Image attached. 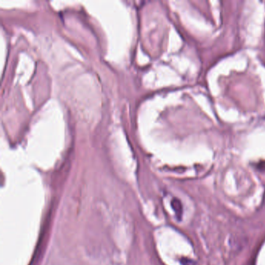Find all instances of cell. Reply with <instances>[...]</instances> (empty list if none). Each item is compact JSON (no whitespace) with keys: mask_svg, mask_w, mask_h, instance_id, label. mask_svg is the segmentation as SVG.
Listing matches in <instances>:
<instances>
[{"mask_svg":"<svg viewBox=\"0 0 265 265\" xmlns=\"http://www.w3.org/2000/svg\"><path fill=\"white\" fill-rule=\"evenodd\" d=\"M172 207H173V210L175 211L177 216L180 218L182 215V206L180 204V201L177 200V199H173V202H172Z\"/></svg>","mask_w":265,"mask_h":265,"instance_id":"obj_1","label":"cell"},{"mask_svg":"<svg viewBox=\"0 0 265 265\" xmlns=\"http://www.w3.org/2000/svg\"><path fill=\"white\" fill-rule=\"evenodd\" d=\"M180 261L182 265H198L197 262L194 261V260L186 258V257H182Z\"/></svg>","mask_w":265,"mask_h":265,"instance_id":"obj_2","label":"cell"},{"mask_svg":"<svg viewBox=\"0 0 265 265\" xmlns=\"http://www.w3.org/2000/svg\"><path fill=\"white\" fill-rule=\"evenodd\" d=\"M257 169L260 170H265V161L258 163V164H257Z\"/></svg>","mask_w":265,"mask_h":265,"instance_id":"obj_3","label":"cell"}]
</instances>
